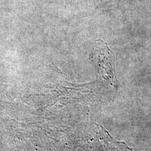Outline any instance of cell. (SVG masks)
<instances>
[{
	"instance_id": "6da1fadb",
	"label": "cell",
	"mask_w": 151,
	"mask_h": 151,
	"mask_svg": "<svg viewBox=\"0 0 151 151\" xmlns=\"http://www.w3.org/2000/svg\"><path fill=\"white\" fill-rule=\"evenodd\" d=\"M93 51V62L98 73L104 79L116 83L113 53L107 44L101 39L96 41Z\"/></svg>"
}]
</instances>
